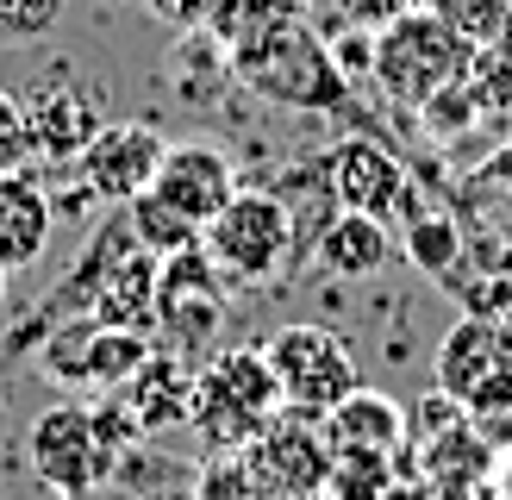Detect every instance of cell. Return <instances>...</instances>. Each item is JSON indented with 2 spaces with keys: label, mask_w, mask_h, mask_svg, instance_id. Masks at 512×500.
I'll return each instance as SVG.
<instances>
[{
  "label": "cell",
  "mask_w": 512,
  "mask_h": 500,
  "mask_svg": "<svg viewBox=\"0 0 512 500\" xmlns=\"http://www.w3.org/2000/svg\"><path fill=\"white\" fill-rule=\"evenodd\" d=\"M325 182H331V200L344 213H363L381 225H406L419 213V188H413V175H406V163L394 157L388 138H369V132L344 138L325 163Z\"/></svg>",
  "instance_id": "10"
},
{
  "label": "cell",
  "mask_w": 512,
  "mask_h": 500,
  "mask_svg": "<svg viewBox=\"0 0 512 500\" xmlns=\"http://www.w3.org/2000/svg\"><path fill=\"white\" fill-rule=\"evenodd\" d=\"M25 113H32V150L50 157V163H75L88 150V138L107 125L94 113V94L69 88L63 75H50V82H38L25 94Z\"/></svg>",
  "instance_id": "14"
},
{
  "label": "cell",
  "mask_w": 512,
  "mask_h": 500,
  "mask_svg": "<svg viewBox=\"0 0 512 500\" xmlns=\"http://www.w3.org/2000/svg\"><path fill=\"white\" fill-rule=\"evenodd\" d=\"M225 319V294H219V269L200 244L188 250H169V257L157 263V319H150V332H157L163 350H175V357H200V350L213 344Z\"/></svg>",
  "instance_id": "9"
},
{
  "label": "cell",
  "mask_w": 512,
  "mask_h": 500,
  "mask_svg": "<svg viewBox=\"0 0 512 500\" xmlns=\"http://www.w3.org/2000/svg\"><path fill=\"white\" fill-rule=\"evenodd\" d=\"M275 413H281V388H275V369L263 357V344L213 350V357L194 369V432L207 438L213 457L244 450Z\"/></svg>",
  "instance_id": "4"
},
{
  "label": "cell",
  "mask_w": 512,
  "mask_h": 500,
  "mask_svg": "<svg viewBox=\"0 0 512 500\" xmlns=\"http://www.w3.org/2000/svg\"><path fill=\"white\" fill-rule=\"evenodd\" d=\"M238 194V175H232V157H225L219 144L207 138H188V144H169L157 175H150V188L132 200V232L144 250H188L200 244V225H207L225 200Z\"/></svg>",
  "instance_id": "1"
},
{
  "label": "cell",
  "mask_w": 512,
  "mask_h": 500,
  "mask_svg": "<svg viewBox=\"0 0 512 500\" xmlns=\"http://www.w3.org/2000/svg\"><path fill=\"white\" fill-rule=\"evenodd\" d=\"M500 325H506V338H512V313H506V319H500Z\"/></svg>",
  "instance_id": "27"
},
{
  "label": "cell",
  "mask_w": 512,
  "mask_h": 500,
  "mask_svg": "<svg viewBox=\"0 0 512 500\" xmlns=\"http://www.w3.org/2000/svg\"><path fill=\"white\" fill-rule=\"evenodd\" d=\"M138 7L157 13L163 25H175V32H200V25H213V13L225 0H138Z\"/></svg>",
  "instance_id": "24"
},
{
  "label": "cell",
  "mask_w": 512,
  "mask_h": 500,
  "mask_svg": "<svg viewBox=\"0 0 512 500\" xmlns=\"http://www.w3.org/2000/svg\"><path fill=\"white\" fill-rule=\"evenodd\" d=\"M69 0H0V44H38L57 32Z\"/></svg>",
  "instance_id": "21"
},
{
  "label": "cell",
  "mask_w": 512,
  "mask_h": 500,
  "mask_svg": "<svg viewBox=\"0 0 512 500\" xmlns=\"http://www.w3.org/2000/svg\"><path fill=\"white\" fill-rule=\"evenodd\" d=\"M50 225H57V213H50V200L32 175L19 169L0 175V275L32 269L50 250Z\"/></svg>",
  "instance_id": "16"
},
{
  "label": "cell",
  "mask_w": 512,
  "mask_h": 500,
  "mask_svg": "<svg viewBox=\"0 0 512 500\" xmlns=\"http://www.w3.org/2000/svg\"><path fill=\"white\" fill-rule=\"evenodd\" d=\"M119 400L132 407L138 432H169V425H194V369L175 350H150L138 375L119 388Z\"/></svg>",
  "instance_id": "15"
},
{
  "label": "cell",
  "mask_w": 512,
  "mask_h": 500,
  "mask_svg": "<svg viewBox=\"0 0 512 500\" xmlns=\"http://www.w3.org/2000/svg\"><path fill=\"white\" fill-rule=\"evenodd\" d=\"M313 250H319V263L331 275H381V269L394 263V225L338 207V213L325 219V232L313 238Z\"/></svg>",
  "instance_id": "19"
},
{
  "label": "cell",
  "mask_w": 512,
  "mask_h": 500,
  "mask_svg": "<svg viewBox=\"0 0 512 500\" xmlns=\"http://www.w3.org/2000/svg\"><path fill=\"white\" fill-rule=\"evenodd\" d=\"M475 38H463L456 25L438 13V7H400L388 25L375 32L369 44V82L381 88V100L388 107H425L438 88L450 82H469L475 69Z\"/></svg>",
  "instance_id": "3"
},
{
  "label": "cell",
  "mask_w": 512,
  "mask_h": 500,
  "mask_svg": "<svg viewBox=\"0 0 512 500\" xmlns=\"http://www.w3.org/2000/svg\"><path fill=\"white\" fill-rule=\"evenodd\" d=\"M32 350H38V369L57 375L63 388H125L157 344L132 325H107L82 313V319H57V332L38 338Z\"/></svg>",
  "instance_id": "8"
},
{
  "label": "cell",
  "mask_w": 512,
  "mask_h": 500,
  "mask_svg": "<svg viewBox=\"0 0 512 500\" xmlns=\"http://www.w3.org/2000/svg\"><path fill=\"white\" fill-rule=\"evenodd\" d=\"M400 7H406V0H344V13L363 25V32H381V25H388Z\"/></svg>",
  "instance_id": "25"
},
{
  "label": "cell",
  "mask_w": 512,
  "mask_h": 500,
  "mask_svg": "<svg viewBox=\"0 0 512 500\" xmlns=\"http://www.w3.org/2000/svg\"><path fill=\"white\" fill-rule=\"evenodd\" d=\"M232 69H238L244 88H256L263 100H275V107L338 113V119H356L369 138H381L375 125L363 119V107L350 100V75L338 69V57L319 44V32L306 19H288V25H275V32H263V38L238 44Z\"/></svg>",
  "instance_id": "2"
},
{
  "label": "cell",
  "mask_w": 512,
  "mask_h": 500,
  "mask_svg": "<svg viewBox=\"0 0 512 500\" xmlns=\"http://www.w3.org/2000/svg\"><path fill=\"white\" fill-rule=\"evenodd\" d=\"M38 150H32V113H25V94L0 88V175L25 169Z\"/></svg>",
  "instance_id": "22"
},
{
  "label": "cell",
  "mask_w": 512,
  "mask_h": 500,
  "mask_svg": "<svg viewBox=\"0 0 512 500\" xmlns=\"http://www.w3.org/2000/svg\"><path fill=\"white\" fill-rule=\"evenodd\" d=\"M263 357L275 369V388H281V407L294 413H313L325 419L344 394L363 388V369H356V350L350 338H338L331 325H281V332L263 344Z\"/></svg>",
  "instance_id": "7"
},
{
  "label": "cell",
  "mask_w": 512,
  "mask_h": 500,
  "mask_svg": "<svg viewBox=\"0 0 512 500\" xmlns=\"http://www.w3.org/2000/svg\"><path fill=\"white\" fill-rule=\"evenodd\" d=\"M200 500H275V494L256 482V469L232 450V457H219V463L207 469V482H200Z\"/></svg>",
  "instance_id": "23"
},
{
  "label": "cell",
  "mask_w": 512,
  "mask_h": 500,
  "mask_svg": "<svg viewBox=\"0 0 512 500\" xmlns=\"http://www.w3.org/2000/svg\"><path fill=\"white\" fill-rule=\"evenodd\" d=\"M406 232V257H413L438 288H450L456 300H469V288H475V257H469V244H463V232H456V213H413L400 225Z\"/></svg>",
  "instance_id": "18"
},
{
  "label": "cell",
  "mask_w": 512,
  "mask_h": 500,
  "mask_svg": "<svg viewBox=\"0 0 512 500\" xmlns=\"http://www.w3.org/2000/svg\"><path fill=\"white\" fill-rule=\"evenodd\" d=\"M438 394L456 400L463 413H488L512 400V338L506 325L463 313L438 344Z\"/></svg>",
  "instance_id": "11"
},
{
  "label": "cell",
  "mask_w": 512,
  "mask_h": 500,
  "mask_svg": "<svg viewBox=\"0 0 512 500\" xmlns=\"http://www.w3.org/2000/svg\"><path fill=\"white\" fill-rule=\"evenodd\" d=\"M163 132L157 125H138V119H119V125H100L88 138V150L75 157V182L88 188V200L100 207H132V200L150 188V175L163 163Z\"/></svg>",
  "instance_id": "13"
},
{
  "label": "cell",
  "mask_w": 512,
  "mask_h": 500,
  "mask_svg": "<svg viewBox=\"0 0 512 500\" xmlns=\"http://www.w3.org/2000/svg\"><path fill=\"white\" fill-rule=\"evenodd\" d=\"M113 457H119V444L107 438V425H100L82 400L44 407L32 419V432H25V463H32V475L63 500H94L113 475Z\"/></svg>",
  "instance_id": "6"
},
{
  "label": "cell",
  "mask_w": 512,
  "mask_h": 500,
  "mask_svg": "<svg viewBox=\"0 0 512 500\" xmlns=\"http://www.w3.org/2000/svg\"><path fill=\"white\" fill-rule=\"evenodd\" d=\"M400 457H381V450H331L325 494L331 500H388L400 482Z\"/></svg>",
  "instance_id": "20"
},
{
  "label": "cell",
  "mask_w": 512,
  "mask_h": 500,
  "mask_svg": "<svg viewBox=\"0 0 512 500\" xmlns=\"http://www.w3.org/2000/svg\"><path fill=\"white\" fill-rule=\"evenodd\" d=\"M325 438H331V450H381V457H400L406 450V407L381 388H356L325 413Z\"/></svg>",
  "instance_id": "17"
},
{
  "label": "cell",
  "mask_w": 512,
  "mask_h": 500,
  "mask_svg": "<svg viewBox=\"0 0 512 500\" xmlns=\"http://www.w3.org/2000/svg\"><path fill=\"white\" fill-rule=\"evenodd\" d=\"M238 457L256 469V482H263L275 500H313L325 494V475H331V438H325V419L313 413H294L281 407L263 432H256Z\"/></svg>",
  "instance_id": "12"
},
{
  "label": "cell",
  "mask_w": 512,
  "mask_h": 500,
  "mask_svg": "<svg viewBox=\"0 0 512 500\" xmlns=\"http://www.w3.org/2000/svg\"><path fill=\"white\" fill-rule=\"evenodd\" d=\"M494 500H512V450H500L494 463Z\"/></svg>",
  "instance_id": "26"
},
{
  "label": "cell",
  "mask_w": 512,
  "mask_h": 500,
  "mask_svg": "<svg viewBox=\"0 0 512 500\" xmlns=\"http://www.w3.org/2000/svg\"><path fill=\"white\" fill-rule=\"evenodd\" d=\"M200 250L213 257L225 282H275L281 269H294V213L288 200L269 188H238L225 207L200 225Z\"/></svg>",
  "instance_id": "5"
}]
</instances>
